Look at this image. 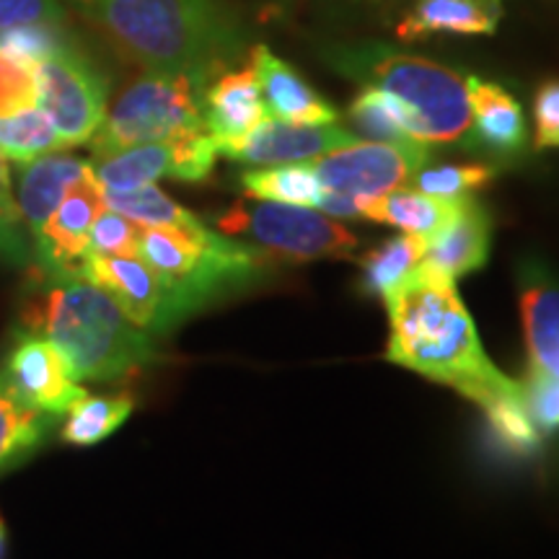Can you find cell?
<instances>
[{"label":"cell","mask_w":559,"mask_h":559,"mask_svg":"<svg viewBox=\"0 0 559 559\" xmlns=\"http://www.w3.org/2000/svg\"><path fill=\"white\" fill-rule=\"evenodd\" d=\"M495 171L489 166H440V169H419L412 177V187L417 192L432 194V198L459 200L469 198V192L481 190L492 181Z\"/></svg>","instance_id":"30"},{"label":"cell","mask_w":559,"mask_h":559,"mask_svg":"<svg viewBox=\"0 0 559 559\" xmlns=\"http://www.w3.org/2000/svg\"><path fill=\"white\" fill-rule=\"evenodd\" d=\"M24 24H62L58 0H0V34Z\"/></svg>","instance_id":"35"},{"label":"cell","mask_w":559,"mask_h":559,"mask_svg":"<svg viewBox=\"0 0 559 559\" xmlns=\"http://www.w3.org/2000/svg\"><path fill=\"white\" fill-rule=\"evenodd\" d=\"M498 0H417L400 21L396 34L412 41L428 34H492L498 29Z\"/></svg>","instance_id":"22"},{"label":"cell","mask_w":559,"mask_h":559,"mask_svg":"<svg viewBox=\"0 0 559 559\" xmlns=\"http://www.w3.org/2000/svg\"><path fill=\"white\" fill-rule=\"evenodd\" d=\"M50 417L21 400L5 373H0V477L39 449L50 430Z\"/></svg>","instance_id":"23"},{"label":"cell","mask_w":559,"mask_h":559,"mask_svg":"<svg viewBox=\"0 0 559 559\" xmlns=\"http://www.w3.org/2000/svg\"><path fill=\"white\" fill-rule=\"evenodd\" d=\"M349 120H353L360 135L370 138L373 143H423V140H417L409 132L407 109L381 88L362 86L358 99L349 104Z\"/></svg>","instance_id":"26"},{"label":"cell","mask_w":559,"mask_h":559,"mask_svg":"<svg viewBox=\"0 0 559 559\" xmlns=\"http://www.w3.org/2000/svg\"><path fill=\"white\" fill-rule=\"evenodd\" d=\"M104 210H107L104 187L96 181L88 164L83 177L70 187L41 234L34 239L47 275H79L81 262L88 254L91 228Z\"/></svg>","instance_id":"12"},{"label":"cell","mask_w":559,"mask_h":559,"mask_svg":"<svg viewBox=\"0 0 559 559\" xmlns=\"http://www.w3.org/2000/svg\"><path fill=\"white\" fill-rule=\"evenodd\" d=\"M86 169L88 160H81L62 151L45 153V156L34 158L29 164H21L16 205L21 221L32 230L34 239L41 234L45 223L50 221V215L58 210L70 187L83 177Z\"/></svg>","instance_id":"17"},{"label":"cell","mask_w":559,"mask_h":559,"mask_svg":"<svg viewBox=\"0 0 559 559\" xmlns=\"http://www.w3.org/2000/svg\"><path fill=\"white\" fill-rule=\"evenodd\" d=\"M21 321L60 349L75 381H117L156 360L151 334L81 275H47Z\"/></svg>","instance_id":"3"},{"label":"cell","mask_w":559,"mask_h":559,"mask_svg":"<svg viewBox=\"0 0 559 559\" xmlns=\"http://www.w3.org/2000/svg\"><path fill=\"white\" fill-rule=\"evenodd\" d=\"M536 148H559V81L544 83L534 102Z\"/></svg>","instance_id":"36"},{"label":"cell","mask_w":559,"mask_h":559,"mask_svg":"<svg viewBox=\"0 0 559 559\" xmlns=\"http://www.w3.org/2000/svg\"><path fill=\"white\" fill-rule=\"evenodd\" d=\"M383 300L391 326L386 347L391 362L417 370L425 379L445 383L477 402L513 449L526 451L536 443L539 436L528 417L523 386L500 373L487 358L451 277L419 262Z\"/></svg>","instance_id":"1"},{"label":"cell","mask_w":559,"mask_h":559,"mask_svg":"<svg viewBox=\"0 0 559 559\" xmlns=\"http://www.w3.org/2000/svg\"><path fill=\"white\" fill-rule=\"evenodd\" d=\"M5 547H9V531H5L3 515H0V559H5Z\"/></svg>","instance_id":"39"},{"label":"cell","mask_w":559,"mask_h":559,"mask_svg":"<svg viewBox=\"0 0 559 559\" xmlns=\"http://www.w3.org/2000/svg\"><path fill=\"white\" fill-rule=\"evenodd\" d=\"M317 207L321 213L334 215V218H360V198H355V194L324 190Z\"/></svg>","instance_id":"38"},{"label":"cell","mask_w":559,"mask_h":559,"mask_svg":"<svg viewBox=\"0 0 559 559\" xmlns=\"http://www.w3.org/2000/svg\"><path fill=\"white\" fill-rule=\"evenodd\" d=\"M466 198L445 200L432 198V194L417 190H394L386 194H373V198H360V218H370L379 223H389L407 234L432 239L456 218Z\"/></svg>","instance_id":"21"},{"label":"cell","mask_w":559,"mask_h":559,"mask_svg":"<svg viewBox=\"0 0 559 559\" xmlns=\"http://www.w3.org/2000/svg\"><path fill=\"white\" fill-rule=\"evenodd\" d=\"M428 251V239L415 234L396 236L381 243L362 260V288L373 296H386L419 267Z\"/></svg>","instance_id":"27"},{"label":"cell","mask_w":559,"mask_h":559,"mask_svg":"<svg viewBox=\"0 0 559 559\" xmlns=\"http://www.w3.org/2000/svg\"><path fill=\"white\" fill-rule=\"evenodd\" d=\"M37 107V68L0 52V117Z\"/></svg>","instance_id":"33"},{"label":"cell","mask_w":559,"mask_h":559,"mask_svg":"<svg viewBox=\"0 0 559 559\" xmlns=\"http://www.w3.org/2000/svg\"><path fill=\"white\" fill-rule=\"evenodd\" d=\"M205 88L207 81L198 75L145 70L117 96L88 140L94 158L205 130Z\"/></svg>","instance_id":"6"},{"label":"cell","mask_w":559,"mask_h":559,"mask_svg":"<svg viewBox=\"0 0 559 559\" xmlns=\"http://www.w3.org/2000/svg\"><path fill=\"white\" fill-rule=\"evenodd\" d=\"M107 79L75 41L37 66V107L50 117L62 148H75L96 135L107 115Z\"/></svg>","instance_id":"8"},{"label":"cell","mask_w":559,"mask_h":559,"mask_svg":"<svg viewBox=\"0 0 559 559\" xmlns=\"http://www.w3.org/2000/svg\"><path fill=\"white\" fill-rule=\"evenodd\" d=\"M55 151L66 148H62L50 117L39 107H29L16 111V115L0 117V153L9 160L29 164V160Z\"/></svg>","instance_id":"28"},{"label":"cell","mask_w":559,"mask_h":559,"mask_svg":"<svg viewBox=\"0 0 559 559\" xmlns=\"http://www.w3.org/2000/svg\"><path fill=\"white\" fill-rule=\"evenodd\" d=\"M135 400L132 394H83L79 402L70 404L66 412L60 438L70 445H96L109 438L132 415Z\"/></svg>","instance_id":"24"},{"label":"cell","mask_w":559,"mask_h":559,"mask_svg":"<svg viewBox=\"0 0 559 559\" xmlns=\"http://www.w3.org/2000/svg\"><path fill=\"white\" fill-rule=\"evenodd\" d=\"M521 317L531 358L528 373L559 379V285L542 270L521 272Z\"/></svg>","instance_id":"18"},{"label":"cell","mask_w":559,"mask_h":559,"mask_svg":"<svg viewBox=\"0 0 559 559\" xmlns=\"http://www.w3.org/2000/svg\"><path fill=\"white\" fill-rule=\"evenodd\" d=\"M68 34L62 24H24L0 34V52L11 55L21 62L37 68L55 52L68 45Z\"/></svg>","instance_id":"31"},{"label":"cell","mask_w":559,"mask_h":559,"mask_svg":"<svg viewBox=\"0 0 559 559\" xmlns=\"http://www.w3.org/2000/svg\"><path fill=\"white\" fill-rule=\"evenodd\" d=\"M3 373L21 400L52 417L66 415L70 404L86 394L70 373L60 349L39 334H26L19 340Z\"/></svg>","instance_id":"14"},{"label":"cell","mask_w":559,"mask_h":559,"mask_svg":"<svg viewBox=\"0 0 559 559\" xmlns=\"http://www.w3.org/2000/svg\"><path fill=\"white\" fill-rule=\"evenodd\" d=\"M218 230L226 236H249L264 251L293 262L345 257L358 249V239L345 226L304 205L254 200L239 202L218 218Z\"/></svg>","instance_id":"7"},{"label":"cell","mask_w":559,"mask_h":559,"mask_svg":"<svg viewBox=\"0 0 559 559\" xmlns=\"http://www.w3.org/2000/svg\"><path fill=\"white\" fill-rule=\"evenodd\" d=\"M379 3H389V0H379Z\"/></svg>","instance_id":"40"},{"label":"cell","mask_w":559,"mask_h":559,"mask_svg":"<svg viewBox=\"0 0 559 559\" xmlns=\"http://www.w3.org/2000/svg\"><path fill=\"white\" fill-rule=\"evenodd\" d=\"M21 213L16 205V194L11 187V171L9 158L0 153V247H11L19 251V228Z\"/></svg>","instance_id":"37"},{"label":"cell","mask_w":559,"mask_h":559,"mask_svg":"<svg viewBox=\"0 0 559 559\" xmlns=\"http://www.w3.org/2000/svg\"><path fill=\"white\" fill-rule=\"evenodd\" d=\"M241 187L254 200H272L304 207H317L321 194H324V185L319 181L309 160L247 171L241 174Z\"/></svg>","instance_id":"25"},{"label":"cell","mask_w":559,"mask_h":559,"mask_svg":"<svg viewBox=\"0 0 559 559\" xmlns=\"http://www.w3.org/2000/svg\"><path fill=\"white\" fill-rule=\"evenodd\" d=\"M324 58L347 79L394 96L407 109L409 132L423 143L472 145L469 91L456 70L376 41L332 45Z\"/></svg>","instance_id":"4"},{"label":"cell","mask_w":559,"mask_h":559,"mask_svg":"<svg viewBox=\"0 0 559 559\" xmlns=\"http://www.w3.org/2000/svg\"><path fill=\"white\" fill-rule=\"evenodd\" d=\"M115 50L145 70L210 81L239 52V34L215 0H79Z\"/></svg>","instance_id":"2"},{"label":"cell","mask_w":559,"mask_h":559,"mask_svg":"<svg viewBox=\"0 0 559 559\" xmlns=\"http://www.w3.org/2000/svg\"><path fill=\"white\" fill-rule=\"evenodd\" d=\"M262 251L215 234L205 223L194 228L143 226L140 257L169 293L177 324L213 298L239 290L262 275Z\"/></svg>","instance_id":"5"},{"label":"cell","mask_w":559,"mask_h":559,"mask_svg":"<svg viewBox=\"0 0 559 559\" xmlns=\"http://www.w3.org/2000/svg\"><path fill=\"white\" fill-rule=\"evenodd\" d=\"M353 143L358 138L340 124H298L267 117L243 138L221 145L218 153L249 166H283L304 164Z\"/></svg>","instance_id":"13"},{"label":"cell","mask_w":559,"mask_h":559,"mask_svg":"<svg viewBox=\"0 0 559 559\" xmlns=\"http://www.w3.org/2000/svg\"><path fill=\"white\" fill-rule=\"evenodd\" d=\"M430 145L412 143H358L347 148L324 153L309 160L324 190L355 194V198H373L400 190L428 164Z\"/></svg>","instance_id":"10"},{"label":"cell","mask_w":559,"mask_h":559,"mask_svg":"<svg viewBox=\"0 0 559 559\" xmlns=\"http://www.w3.org/2000/svg\"><path fill=\"white\" fill-rule=\"evenodd\" d=\"M489 257V218L477 200L466 198L459 215L428 241L423 264L456 280L479 270Z\"/></svg>","instance_id":"19"},{"label":"cell","mask_w":559,"mask_h":559,"mask_svg":"<svg viewBox=\"0 0 559 559\" xmlns=\"http://www.w3.org/2000/svg\"><path fill=\"white\" fill-rule=\"evenodd\" d=\"M140 230L135 221L115 210H104L91 228L88 254L96 257H140Z\"/></svg>","instance_id":"32"},{"label":"cell","mask_w":559,"mask_h":559,"mask_svg":"<svg viewBox=\"0 0 559 559\" xmlns=\"http://www.w3.org/2000/svg\"><path fill=\"white\" fill-rule=\"evenodd\" d=\"M523 396H526L531 423L539 425L542 430L559 428V379L528 373L523 383Z\"/></svg>","instance_id":"34"},{"label":"cell","mask_w":559,"mask_h":559,"mask_svg":"<svg viewBox=\"0 0 559 559\" xmlns=\"http://www.w3.org/2000/svg\"><path fill=\"white\" fill-rule=\"evenodd\" d=\"M267 117L260 81L251 66L221 75L213 86L205 88V130L218 148L243 138Z\"/></svg>","instance_id":"16"},{"label":"cell","mask_w":559,"mask_h":559,"mask_svg":"<svg viewBox=\"0 0 559 559\" xmlns=\"http://www.w3.org/2000/svg\"><path fill=\"white\" fill-rule=\"evenodd\" d=\"M251 68L260 81L270 117L298 124H337V109L321 99L288 62L275 58L264 45H257L251 52Z\"/></svg>","instance_id":"15"},{"label":"cell","mask_w":559,"mask_h":559,"mask_svg":"<svg viewBox=\"0 0 559 559\" xmlns=\"http://www.w3.org/2000/svg\"><path fill=\"white\" fill-rule=\"evenodd\" d=\"M215 156H218V145L213 135L200 130L94 158L91 169L104 192H130L153 185L160 177L202 181L213 171Z\"/></svg>","instance_id":"9"},{"label":"cell","mask_w":559,"mask_h":559,"mask_svg":"<svg viewBox=\"0 0 559 559\" xmlns=\"http://www.w3.org/2000/svg\"><path fill=\"white\" fill-rule=\"evenodd\" d=\"M107 207L124 218L135 221L138 226H164V228H194L200 226V218L174 202L169 194H164L156 185L138 187L130 192H104Z\"/></svg>","instance_id":"29"},{"label":"cell","mask_w":559,"mask_h":559,"mask_svg":"<svg viewBox=\"0 0 559 559\" xmlns=\"http://www.w3.org/2000/svg\"><path fill=\"white\" fill-rule=\"evenodd\" d=\"M472 104V145L513 156L526 145L528 130L521 104L498 83L466 79Z\"/></svg>","instance_id":"20"},{"label":"cell","mask_w":559,"mask_h":559,"mask_svg":"<svg viewBox=\"0 0 559 559\" xmlns=\"http://www.w3.org/2000/svg\"><path fill=\"white\" fill-rule=\"evenodd\" d=\"M79 275L107 293L140 330L158 334L174 326L169 293L143 257L86 254Z\"/></svg>","instance_id":"11"}]
</instances>
